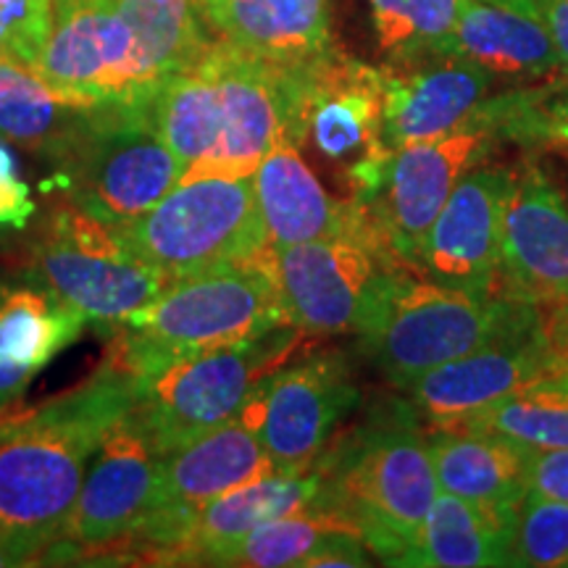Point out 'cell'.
I'll return each instance as SVG.
<instances>
[{
	"label": "cell",
	"mask_w": 568,
	"mask_h": 568,
	"mask_svg": "<svg viewBox=\"0 0 568 568\" xmlns=\"http://www.w3.org/2000/svg\"><path fill=\"white\" fill-rule=\"evenodd\" d=\"M316 69H280L213 40L193 67L169 77L153 95V119L182 161V180L247 176L276 145H301Z\"/></svg>",
	"instance_id": "cell-1"
},
{
	"label": "cell",
	"mask_w": 568,
	"mask_h": 568,
	"mask_svg": "<svg viewBox=\"0 0 568 568\" xmlns=\"http://www.w3.org/2000/svg\"><path fill=\"white\" fill-rule=\"evenodd\" d=\"M138 397V379L105 358L63 395L21 414H0V537L40 564L42 550L67 527L92 456Z\"/></svg>",
	"instance_id": "cell-2"
},
{
	"label": "cell",
	"mask_w": 568,
	"mask_h": 568,
	"mask_svg": "<svg viewBox=\"0 0 568 568\" xmlns=\"http://www.w3.org/2000/svg\"><path fill=\"white\" fill-rule=\"evenodd\" d=\"M284 324L293 322L268 251L245 264L169 282L151 303L116 324L109 358L140 382L184 355L243 343Z\"/></svg>",
	"instance_id": "cell-3"
},
{
	"label": "cell",
	"mask_w": 568,
	"mask_h": 568,
	"mask_svg": "<svg viewBox=\"0 0 568 568\" xmlns=\"http://www.w3.org/2000/svg\"><path fill=\"white\" fill-rule=\"evenodd\" d=\"M48 166V187L109 226L134 222L184 176L182 161L155 126L153 98L95 103Z\"/></svg>",
	"instance_id": "cell-4"
},
{
	"label": "cell",
	"mask_w": 568,
	"mask_h": 568,
	"mask_svg": "<svg viewBox=\"0 0 568 568\" xmlns=\"http://www.w3.org/2000/svg\"><path fill=\"white\" fill-rule=\"evenodd\" d=\"M324 466V464H322ZM326 471V506L343 510L376 556L393 566L439 495L426 439L406 408L368 424Z\"/></svg>",
	"instance_id": "cell-5"
},
{
	"label": "cell",
	"mask_w": 568,
	"mask_h": 568,
	"mask_svg": "<svg viewBox=\"0 0 568 568\" xmlns=\"http://www.w3.org/2000/svg\"><path fill=\"white\" fill-rule=\"evenodd\" d=\"M531 311L524 301L510 303L393 272L361 339L376 368L403 389L416 376L506 335Z\"/></svg>",
	"instance_id": "cell-6"
},
{
	"label": "cell",
	"mask_w": 568,
	"mask_h": 568,
	"mask_svg": "<svg viewBox=\"0 0 568 568\" xmlns=\"http://www.w3.org/2000/svg\"><path fill=\"white\" fill-rule=\"evenodd\" d=\"M111 230L126 251L159 268L169 282L245 264L272 251L253 174L182 180L151 211Z\"/></svg>",
	"instance_id": "cell-7"
},
{
	"label": "cell",
	"mask_w": 568,
	"mask_h": 568,
	"mask_svg": "<svg viewBox=\"0 0 568 568\" xmlns=\"http://www.w3.org/2000/svg\"><path fill=\"white\" fill-rule=\"evenodd\" d=\"M301 339L297 326H274L243 343L184 355L140 379L134 416L159 456L240 418L255 385L282 366Z\"/></svg>",
	"instance_id": "cell-8"
},
{
	"label": "cell",
	"mask_w": 568,
	"mask_h": 568,
	"mask_svg": "<svg viewBox=\"0 0 568 568\" xmlns=\"http://www.w3.org/2000/svg\"><path fill=\"white\" fill-rule=\"evenodd\" d=\"M506 109L508 98L487 101L468 122L443 138L355 163V182L374 197V224L397 255L416 261L426 232L458 182L495 151L506 132Z\"/></svg>",
	"instance_id": "cell-9"
},
{
	"label": "cell",
	"mask_w": 568,
	"mask_h": 568,
	"mask_svg": "<svg viewBox=\"0 0 568 568\" xmlns=\"http://www.w3.org/2000/svg\"><path fill=\"white\" fill-rule=\"evenodd\" d=\"M32 280L88 322L116 326L166 287L169 280L126 251L109 224L63 201L32 243Z\"/></svg>",
	"instance_id": "cell-10"
},
{
	"label": "cell",
	"mask_w": 568,
	"mask_h": 568,
	"mask_svg": "<svg viewBox=\"0 0 568 568\" xmlns=\"http://www.w3.org/2000/svg\"><path fill=\"white\" fill-rule=\"evenodd\" d=\"M358 400L361 393L345 355L311 353L266 374L237 422L261 439L276 471H305L316 464Z\"/></svg>",
	"instance_id": "cell-11"
},
{
	"label": "cell",
	"mask_w": 568,
	"mask_h": 568,
	"mask_svg": "<svg viewBox=\"0 0 568 568\" xmlns=\"http://www.w3.org/2000/svg\"><path fill=\"white\" fill-rule=\"evenodd\" d=\"M272 268L284 311L303 335H361L395 272L374 232L280 247Z\"/></svg>",
	"instance_id": "cell-12"
},
{
	"label": "cell",
	"mask_w": 568,
	"mask_h": 568,
	"mask_svg": "<svg viewBox=\"0 0 568 568\" xmlns=\"http://www.w3.org/2000/svg\"><path fill=\"white\" fill-rule=\"evenodd\" d=\"M159 458L132 408L92 456L67 527L42 550L40 564L51 558L53 564H69V558L116 556L153 508Z\"/></svg>",
	"instance_id": "cell-13"
},
{
	"label": "cell",
	"mask_w": 568,
	"mask_h": 568,
	"mask_svg": "<svg viewBox=\"0 0 568 568\" xmlns=\"http://www.w3.org/2000/svg\"><path fill=\"white\" fill-rule=\"evenodd\" d=\"M32 69L92 103L151 101L161 88L113 0H53L51 40Z\"/></svg>",
	"instance_id": "cell-14"
},
{
	"label": "cell",
	"mask_w": 568,
	"mask_h": 568,
	"mask_svg": "<svg viewBox=\"0 0 568 568\" xmlns=\"http://www.w3.org/2000/svg\"><path fill=\"white\" fill-rule=\"evenodd\" d=\"M558 364L560 361L531 311L506 335L416 376L403 389L410 395L418 414L429 418L437 429H456L503 397L552 374Z\"/></svg>",
	"instance_id": "cell-15"
},
{
	"label": "cell",
	"mask_w": 568,
	"mask_h": 568,
	"mask_svg": "<svg viewBox=\"0 0 568 568\" xmlns=\"http://www.w3.org/2000/svg\"><path fill=\"white\" fill-rule=\"evenodd\" d=\"M493 82L489 71L456 55L379 69V153L453 132L489 101Z\"/></svg>",
	"instance_id": "cell-16"
},
{
	"label": "cell",
	"mask_w": 568,
	"mask_h": 568,
	"mask_svg": "<svg viewBox=\"0 0 568 568\" xmlns=\"http://www.w3.org/2000/svg\"><path fill=\"white\" fill-rule=\"evenodd\" d=\"M510 169L481 166L468 172L432 222L416 261L426 280L489 295L500 276V213Z\"/></svg>",
	"instance_id": "cell-17"
},
{
	"label": "cell",
	"mask_w": 568,
	"mask_h": 568,
	"mask_svg": "<svg viewBox=\"0 0 568 568\" xmlns=\"http://www.w3.org/2000/svg\"><path fill=\"white\" fill-rule=\"evenodd\" d=\"M500 276L516 301L568 303V203L539 169H510L500 213Z\"/></svg>",
	"instance_id": "cell-18"
},
{
	"label": "cell",
	"mask_w": 568,
	"mask_h": 568,
	"mask_svg": "<svg viewBox=\"0 0 568 568\" xmlns=\"http://www.w3.org/2000/svg\"><path fill=\"white\" fill-rule=\"evenodd\" d=\"M216 42L272 67L311 71L337 53L329 0H197Z\"/></svg>",
	"instance_id": "cell-19"
},
{
	"label": "cell",
	"mask_w": 568,
	"mask_h": 568,
	"mask_svg": "<svg viewBox=\"0 0 568 568\" xmlns=\"http://www.w3.org/2000/svg\"><path fill=\"white\" fill-rule=\"evenodd\" d=\"M255 201L272 251L314 240L372 234V224L355 205L339 203L324 190L303 161L301 145H276L253 172Z\"/></svg>",
	"instance_id": "cell-20"
},
{
	"label": "cell",
	"mask_w": 568,
	"mask_h": 568,
	"mask_svg": "<svg viewBox=\"0 0 568 568\" xmlns=\"http://www.w3.org/2000/svg\"><path fill=\"white\" fill-rule=\"evenodd\" d=\"M447 55L508 80H550L566 71L529 0H460Z\"/></svg>",
	"instance_id": "cell-21"
},
{
	"label": "cell",
	"mask_w": 568,
	"mask_h": 568,
	"mask_svg": "<svg viewBox=\"0 0 568 568\" xmlns=\"http://www.w3.org/2000/svg\"><path fill=\"white\" fill-rule=\"evenodd\" d=\"M324 493L326 471L322 464L305 471H276L232 489L197 510L187 537L166 566H203L211 552L237 542L261 524L318 506Z\"/></svg>",
	"instance_id": "cell-22"
},
{
	"label": "cell",
	"mask_w": 568,
	"mask_h": 568,
	"mask_svg": "<svg viewBox=\"0 0 568 568\" xmlns=\"http://www.w3.org/2000/svg\"><path fill=\"white\" fill-rule=\"evenodd\" d=\"M80 311L40 282L0 287V414L84 332Z\"/></svg>",
	"instance_id": "cell-23"
},
{
	"label": "cell",
	"mask_w": 568,
	"mask_h": 568,
	"mask_svg": "<svg viewBox=\"0 0 568 568\" xmlns=\"http://www.w3.org/2000/svg\"><path fill=\"white\" fill-rule=\"evenodd\" d=\"M379 69L335 53L314 71L308 132L329 161H351L366 148L379 153Z\"/></svg>",
	"instance_id": "cell-24"
},
{
	"label": "cell",
	"mask_w": 568,
	"mask_h": 568,
	"mask_svg": "<svg viewBox=\"0 0 568 568\" xmlns=\"http://www.w3.org/2000/svg\"><path fill=\"white\" fill-rule=\"evenodd\" d=\"M437 432L439 435L429 439V456L439 493L514 514L527 495L524 445L487 432Z\"/></svg>",
	"instance_id": "cell-25"
},
{
	"label": "cell",
	"mask_w": 568,
	"mask_h": 568,
	"mask_svg": "<svg viewBox=\"0 0 568 568\" xmlns=\"http://www.w3.org/2000/svg\"><path fill=\"white\" fill-rule=\"evenodd\" d=\"M514 514L477 506L439 493L422 529L393 566L408 568H485L508 566V535Z\"/></svg>",
	"instance_id": "cell-26"
},
{
	"label": "cell",
	"mask_w": 568,
	"mask_h": 568,
	"mask_svg": "<svg viewBox=\"0 0 568 568\" xmlns=\"http://www.w3.org/2000/svg\"><path fill=\"white\" fill-rule=\"evenodd\" d=\"M92 105L51 88L32 67L0 61V138L45 163L67 145Z\"/></svg>",
	"instance_id": "cell-27"
},
{
	"label": "cell",
	"mask_w": 568,
	"mask_h": 568,
	"mask_svg": "<svg viewBox=\"0 0 568 568\" xmlns=\"http://www.w3.org/2000/svg\"><path fill=\"white\" fill-rule=\"evenodd\" d=\"M138 38L140 53L161 84L209 51L197 0H113Z\"/></svg>",
	"instance_id": "cell-28"
},
{
	"label": "cell",
	"mask_w": 568,
	"mask_h": 568,
	"mask_svg": "<svg viewBox=\"0 0 568 568\" xmlns=\"http://www.w3.org/2000/svg\"><path fill=\"white\" fill-rule=\"evenodd\" d=\"M332 531H355L361 529L347 518L343 510L318 503L297 514L280 516L274 521L261 524L247 531L243 539L226 545V548L211 552L203 566H230V568H282L297 566L314 552V548Z\"/></svg>",
	"instance_id": "cell-29"
},
{
	"label": "cell",
	"mask_w": 568,
	"mask_h": 568,
	"mask_svg": "<svg viewBox=\"0 0 568 568\" xmlns=\"http://www.w3.org/2000/svg\"><path fill=\"white\" fill-rule=\"evenodd\" d=\"M456 429L487 432L527 447H568V385L552 372Z\"/></svg>",
	"instance_id": "cell-30"
},
{
	"label": "cell",
	"mask_w": 568,
	"mask_h": 568,
	"mask_svg": "<svg viewBox=\"0 0 568 568\" xmlns=\"http://www.w3.org/2000/svg\"><path fill=\"white\" fill-rule=\"evenodd\" d=\"M460 0H368L379 48L393 63L447 55Z\"/></svg>",
	"instance_id": "cell-31"
},
{
	"label": "cell",
	"mask_w": 568,
	"mask_h": 568,
	"mask_svg": "<svg viewBox=\"0 0 568 568\" xmlns=\"http://www.w3.org/2000/svg\"><path fill=\"white\" fill-rule=\"evenodd\" d=\"M508 566L568 568V503L527 493L510 518Z\"/></svg>",
	"instance_id": "cell-32"
},
{
	"label": "cell",
	"mask_w": 568,
	"mask_h": 568,
	"mask_svg": "<svg viewBox=\"0 0 568 568\" xmlns=\"http://www.w3.org/2000/svg\"><path fill=\"white\" fill-rule=\"evenodd\" d=\"M53 32V0H0V61L34 67Z\"/></svg>",
	"instance_id": "cell-33"
},
{
	"label": "cell",
	"mask_w": 568,
	"mask_h": 568,
	"mask_svg": "<svg viewBox=\"0 0 568 568\" xmlns=\"http://www.w3.org/2000/svg\"><path fill=\"white\" fill-rule=\"evenodd\" d=\"M506 132L568 151V90L556 92L545 103L535 98H508Z\"/></svg>",
	"instance_id": "cell-34"
},
{
	"label": "cell",
	"mask_w": 568,
	"mask_h": 568,
	"mask_svg": "<svg viewBox=\"0 0 568 568\" xmlns=\"http://www.w3.org/2000/svg\"><path fill=\"white\" fill-rule=\"evenodd\" d=\"M524 481L527 493L568 503V447L524 445Z\"/></svg>",
	"instance_id": "cell-35"
},
{
	"label": "cell",
	"mask_w": 568,
	"mask_h": 568,
	"mask_svg": "<svg viewBox=\"0 0 568 568\" xmlns=\"http://www.w3.org/2000/svg\"><path fill=\"white\" fill-rule=\"evenodd\" d=\"M351 568V566H372L368 560V545L364 537L355 531H332L322 542L316 545L314 552L303 560V568Z\"/></svg>",
	"instance_id": "cell-36"
},
{
	"label": "cell",
	"mask_w": 568,
	"mask_h": 568,
	"mask_svg": "<svg viewBox=\"0 0 568 568\" xmlns=\"http://www.w3.org/2000/svg\"><path fill=\"white\" fill-rule=\"evenodd\" d=\"M38 211L32 201L30 184L21 180L19 174L0 176V226H13L21 230Z\"/></svg>",
	"instance_id": "cell-37"
},
{
	"label": "cell",
	"mask_w": 568,
	"mask_h": 568,
	"mask_svg": "<svg viewBox=\"0 0 568 568\" xmlns=\"http://www.w3.org/2000/svg\"><path fill=\"white\" fill-rule=\"evenodd\" d=\"M568 71V0H529Z\"/></svg>",
	"instance_id": "cell-38"
},
{
	"label": "cell",
	"mask_w": 568,
	"mask_h": 568,
	"mask_svg": "<svg viewBox=\"0 0 568 568\" xmlns=\"http://www.w3.org/2000/svg\"><path fill=\"white\" fill-rule=\"evenodd\" d=\"M38 560L27 548L11 542V539L0 537V568H11V566H34Z\"/></svg>",
	"instance_id": "cell-39"
}]
</instances>
